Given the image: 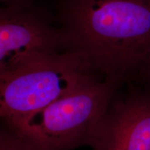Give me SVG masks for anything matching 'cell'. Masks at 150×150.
<instances>
[{"label":"cell","instance_id":"obj_1","mask_svg":"<svg viewBox=\"0 0 150 150\" xmlns=\"http://www.w3.org/2000/svg\"><path fill=\"white\" fill-rule=\"evenodd\" d=\"M69 48L121 87L150 61V0H57Z\"/></svg>","mask_w":150,"mask_h":150},{"label":"cell","instance_id":"obj_2","mask_svg":"<svg viewBox=\"0 0 150 150\" xmlns=\"http://www.w3.org/2000/svg\"><path fill=\"white\" fill-rule=\"evenodd\" d=\"M121 87L97 79L5 126L26 150H73L88 145L96 124Z\"/></svg>","mask_w":150,"mask_h":150},{"label":"cell","instance_id":"obj_3","mask_svg":"<svg viewBox=\"0 0 150 150\" xmlns=\"http://www.w3.org/2000/svg\"><path fill=\"white\" fill-rule=\"evenodd\" d=\"M97 75L72 50L47 56L0 78V115L4 125L42 109L93 81Z\"/></svg>","mask_w":150,"mask_h":150},{"label":"cell","instance_id":"obj_4","mask_svg":"<svg viewBox=\"0 0 150 150\" xmlns=\"http://www.w3.org/2000/svg\"><path fill=\"white\" fill-rule=\"evenodd\" d=\"M67 50L66 35L54 14L37 4L22 8L0 7V78Z\"/></svg>","mask_w":150,"mask_h":150},{"label":"cell","instance_id":"obj_5","mask_svg":"<svg viewBox=\"0 0 150 150\" xmlns=\"http://www.w3.org/2000/svg\"><path fill=\"white\" fill-rule=\"evenodd\" d=\"M117 91L96 124L88 146L92 150H150V93L132 88L119 97Z\"/></svg>","mask_w":150,"mask_h":150},{"label":"cell","instance_id":"obj_6","mask_svg":"<svg viewBox=\"0 0 150 150\" xmlns=\"http://www.w3.org/2000/svg\"><path fill=\"white\" fill-rule=\"evenodd\" d=\"M0 150H26L21 139L5 126L0 131Z\"/></svg>","mask_w":150,"mask_h":150},{"label":"cell","instance_id":"obj_7","mask_svg":"<svg viewBox=\"0 0 150 150\" xmlns=\"http://www.w3.org/2000/svg\"><path fill=\"white\" fill-rule=\"evenodd\" d=\"M133 81H138L141 87L150 93V61L138 73Z\"/></svg>","mask_w":150,"mask_h":150},{"label":"cell","instance_id":"obj_8","mask_svg":"<svg viewBox=\"0 0 150 150\" xmlns=\"http://www.w3.org/2000/svg\"><path fill=\"white\" fill-rule=\"evenodd\" d=\"M1 6L11 8H29L37 4V0H0Z\"/></svg>","mask_w":150,"mask_h":150}]
</instances>
